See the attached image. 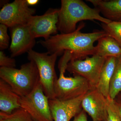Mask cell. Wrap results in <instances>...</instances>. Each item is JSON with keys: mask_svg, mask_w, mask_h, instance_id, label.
I'll return each instance as SVG.
<instances>
[{"mask_svg": "<svg viewBox=\"0 0 121 121\" xmlns=\"http://www.w3.org/2000/svg\"><path fill=\"white\" fill-rule=\"evenodd\" d=\"M84 25V23H82L73 32L54 35L39 43L47 50L49 54H56L59 56L65 51H69L72 54L71 60L82 59L89 56L94 55L95 51V42L108 35L103 30L82 33L80 30Z\"/></svg>", "mask_w": 121, "mask_h": 121, "instance_id": "obj_1", "label": "cell"}, {"mask_svg": "<svg viewBox=\"0 0 121 121\" xmlns=\"http://www.w3.org/2000/svg\"><path fill=\"white\" fill-rule=\"evenodd\" d=\"M99 21L108 24L112 21L100 15L97 9L92 8L81 0H62L59 9L58 31L61 34L73 32L78 22L84 20Z\"/></svg>", "mask_w": 121, "mask_h": 121, "instance_id": "obj_2", "label": "cell"}, {"mask_svg": "<svg viewBox=\"0 0 121 121\" xmlns=\"http://www.w3.org/2000/svg\"><path fill=\"white\" fill-rule=\"evenodd\" d=\"M0 78L21 97L31 93L40 82L38 68L32 61L23 64L19 69L0 67Z\"/></svg>", "mask_w": 121, "mask_h": 121, "instance_id": "obj_3", "label": "cell"}, {"mask_svg": "<svg viewBox=\"0 0 121 121\" xmlns=\"http://www.w3.org/2000/svg\"><path fill=\"white\" fill-rule=\"evenodd\" d=\"M70 59L63 56L59 61L58 68L59 77L55 85L56 98L60 100L73 99L84 95L92 89L89 82L84 78L79 76L67 77L64 74L66 70Z\"/></svg>", "mask_w": 121, "mask_h": 121, "instance_id": "obj_4", "label": "cell"}, {"mask_svg": "<svg viewBox=\"0 0 121 121\" xmlns=\"http://www.w3.org/2000/svg\"><path fill=\"white\" fill-rule=\"evenodd\" d=\"M58 56L56 54L40 53L32 50L28 52L29 60L33 61L37 66L39 75L40 82L44 94L49 99L56 98L54 88L58 78L55 66Z\"/></svg>", "mask_w": 121, "mask_h": 121, "instance_id": "obj_5", "label": "cell"}, {"mask_svg": "<svg viewBox=\"0 0 121 121\" xmlns=\"http://www.w3.org/2000/svg\"><path fill=\"white\" fill-rule=\"evenodd\" d=\"M49 99L39 82L31 93L21 97V107L27 111L34 121H54Z\"/></svg>", "mask_w": 121, "mask_h": 121, "instance_id": "obj_6", "label": "cell"}, {"mask_svg": "<svg viewBox=\"0 0 121 121\" xmlns=\"http://www.w3.org/2000/svg\"><path fill=\"white\" fill-rule=\"evenodd\" d=\"M106 59L94 55L84 60H71L68 64L66 70L74 76H79L86 79L92 89H95Z\"/></svg>", "mask_w": 121, "mask_h": 121, "instance_id": "obj_7", "label": "cell"}, {"mask_svg": "<svg viewBox=\"0 0 121 121\" xmlns=\"http://www.w3.org/2000/svg\"><path fill=\"white\" fill-rule=\"evenodd\" d=\"M26 0H15L5 4L0 11V23L9 28L20 25H26L35 13V9L29 7Z\"/></svg>", "mask_w": 121, "mask_h": 121, "instance_id": "obj_8", "label": "cell"}, {"mask_svg": "<svg viewBox=\"0 0 121 121\" xmlns=\"http://www.w3.org/2000/svg\"><path fill=\"white\" fill-rule=\"evenodd\" d=\"M59 9H50L43 15L32 16L27 23L35 39L42 37L47 40L51 35H57Z\"/></svg>", "mask_w": 121, "mask_h": 121, "instance_id": "obj_9", "label": "cell"}, {"mask_svg": "<svg viewBox=\"0 0 121 121\" xmlns=\"http://www.w3.org/2000/svg\"><path fill=\"white\" fill-rule=\"evenodd\" d=\"M82 107L92 121H107V98L96 88L90 90L85 94Z\"/></svg>", "mask_w": 121, "mask_h": 121, "instance_id": "obj_10", "label": "cell"}, {"mask_svg": "<svg viewBox=\"0 0 121 121\" xmlns=\"http://www.w3.org/2000/svg\"><path fill=\"white\" fill-rule=\"evenodd\" d=\"M9 28L11 37L9 47L11 57L19 56L32 50L35 43V38L27 24L16 25Z\"/></svg>", "mask_w": 121, "mask_h": 121, "instance_id": "obj_11", "label": "cell"}, {"mask_svg": "<svg viewBox=\"0 0 121 121\" xmlns=\"http://www.w3.org/2000/svg\"><path fill=\"white\" fill-rule=\"evenodd\" d=\"M84 95L73 99L60 100L49 99V105L54 121H70L82 111V102Z\"/></svg>", "mask_w": 121, "mask_h": 121, "instance_id": "obj_12", "label": "cell"}, {"mask_svg": "<svg viewBox=\"0 0 121 121\" xmlns=\"http://www.w3.org/2000/svg\"><path fill=\"white\" fill-rule=\"evenodd\" d=\"M21 97L15 93L4 80L0 79V110L10 114L21 107Z\"/></svg>", "mask_w": 121, "mask_h": 121, "instance_id": "obj_13", "label": "cell"}, {"mask_svg": "<svg viewBox=\"0 0 121 121\" xmlns=\"http://www.w3.org/2000/svg\"><path fill=\"white\" fill-rule=\"evenodd\" d=\"M104 17L112 22H121V0H87Z\"/></svg>", "mask_w": 121, "mask_h": 121, "instance_id": "obj_14", "label": "cell"}, {"mask_svg": "<svg viewBox=\"0 0 121 121\" xmlns=\"http://www.w3.org/2000/svg\"><path fill=\"white\" fill-rule=\"evenodd\" d=\"M117 58H107L102 69L98 83L96 89L107 98L109 96L110 88L111 79L116 64Z\"/></svg>", "mask_w": 121, "mask_h": 121, "instance_id": "obj_15", "label": "cell"}, {"mask_svg": "<svg viewBox=\"0 0 121 121\" xmlns=\"http://www.w3.org/2000/svg\"><path fill=\"white\" fill-rule=\"evenodd\" d=\"M95 47V55L105 58L114 57L117 58L121 56V46L109 35L99 39Z\"/></svg>", "mask_w": 121, "mask_h": 121, "instance_id": "obj_16", "label": "cell"}, {"mask_svg": "<svg viewBox=\"0 0 121 121\" xmlns=\"http://www.w3.org/2000/svg\"><path fill=\"white\" fill-rule=\"evenodd\" d=\"M121 92V56L117 58V64L110 85L109 97L116 99Z\"/></svg>", "mask_w": 121, "mask_h": 121, "instance_id": "obj_17", "label": "cell"}, {"mask_svg": "<svg viewBox=\"0 0 121 121\" xmlns=\"http://www.w3.org/2000/svg\"><path fill=\"white\" fill-rule=\"evenodd\" d=\"M0 121H34L30 115L21 107L10 114L0 112Z\"/></svg>", "mask_w": 121, "mask_h": 121, "instance_id": "obj_18", "label": "cell"}, {"mask_svg": "<svg viewBox=\"0 0 121 121\" xmlns=\"http://www.w3.org/2000/svg\"><path fill=\"white\" fill-rule=\"evenodd\" d=\"M103 30L112 37L121 47V22H111L108 24L102 23Z\"/></svg>", "mask_w": 121, "mask_h": 121, "instance_id": "obj_19", "label": "cell"}, {"mask_svg": "<svg viewBox=\"0 0 121 121\" xmlns=\"http://www.w3.org/2000/svg\"><path fill=\"white\" fill-rule=\"evenodd\" d=\"M107 121H121V115L115 99L109 96L107 98Z\"/></svg>", "mask_w": 121, "mask_h": 121, "instance_id": "obj_20", "label": "cell"}, {"mask_svg": "<svg viewBox=\"0 0 121 121\" xmlns=\"http://www.w3.org/2000/svg\"><path fill=\"white\" fill-rule=\"evenodd\" d=\"M8 27L4 24H0V48L1 50L8 48L9 37L8 33Z\"/></svg>", "mask_w": 121, "mask_h": 121, "instance_id": "obj_21", "label": "cell"}, {"mask_svg": "<svg viewBox=\"0 0 121 121\" xmlns=\"http://www.w3.org/2000/svg\"><path fill=\"white\" fill-rule=\"evenodd\" d=\"M0 67L15 68L16 66L15 59L6 56L2 51H0Z\"/></svg>", "mask_w": 121, "mask_h": 121, "instance_id": "obj_22", "label": "cell"}, {"mask_svg": "<svg viewBox=\"0 0 121 121\" xmlns=\"http://www.w3.org/2000/svg\"><path fill=\"white\" fill-rule=\"evenodd\" d=\"M73 121H88L86 113L83 110L78 114L74 118Z\"/></svg>", "mask_w": 121, "mask_h": 121, "instance_id": "obj_23", "label": "cell"}, {"mask_svg": "<svg viewBox=\"0 0 121 121\" xmlns=\"http://www.w3.org/2000/svg\"><path fill=\"white\" fill-rule=\"evenodd\" d=\"M29 5H33L36 4L39 2V0H26Z\"/></svg>", "mask_w": 121, "mask_h": 121, "instance_id": "obj_24", "label": "cell"}, {"mask_svg": "<svg viewBox=\"0 0 121 121\" xmlns=\"http://www.w3.org/2000/svg\"><path fill=\"white\" fill-rule=\"evenodd\" d=\"M115 101H116L117 104L119 107V111H120V113H121V101L118 99H115Z\"/></svg>", "mask_w": 121, "mask_h": 121, "instance_id": "obj_25", "label": "cell"}, {"mask_svg": "<svg viewBox=\"0 0 121 121\" xmlns=\"http://www.w3.org/2000/svg\"><path fill=\"white\" fill-rule=\"evenodd\" d=\"M117 98V99H118L121 101V92L119 94V95H118Z\"/></svg>", "mask_w": 121, "mask_h": 121, "instance_id": "obj_26", "label": "cell"}]
</instances>
